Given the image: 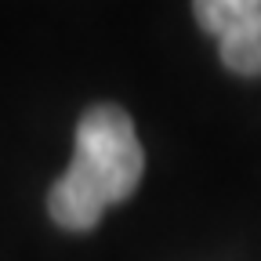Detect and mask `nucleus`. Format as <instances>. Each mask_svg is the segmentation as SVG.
Listing matches in <instances>:
<instances>
[{
    "label": "nucleus",
    "instance_id": "2",
    "mask_svg": "<svg viewBox=\"0 0 261 261\" xmlns=\"http://www.w3.org/2000/svg\"><path fill=\"white\" fill-rule=\"evenodd\" d=\"M218 55L232 73L261 76V11L218 37Z\"/></svg>",
    "mask_w": 261,
    "mask_h": 261
},
{
    "label": "nucleus",
    "instance_id": "3",
    "mask_svg": "<svg viewBox=\"0 0 261 261\" xmlns=\"http://www.w3.org/2000/svg\"><path fill=\"white\" fill-rule=\"evenodd\" d=\"M261 11V0H192V15L207 33L221 37L225 29L240 25L243 18Z\"/></svg>",
    "mask_w": 261,
    "mask_h": 261
},
{
    "label": "nucleus",
    "instance_id": "1",
    "mask_svg": "<svg viewBox=\"0 0 261 261\" xmlns=\"http://www.w3.org/2000/svg\"><path fill=\"white\" fill-rule=\"evenodd\" d=\"M145 174V152L135 120L120 106H94L76 123L73 163L47 192L55 225L69 232H87L106 207L123 203Z\"/></svg>",
    "mask_w": 261,
    "mask_h": 261
}]
</instances>
